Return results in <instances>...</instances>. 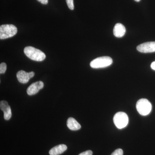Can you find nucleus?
Segmentation results:
<instances>
[{"mask_svg":"<svg viewBox=\"0 0 155 155\" xmlns=\"http://www.w3.org/2000/svg\"><path fill=\"white\" fill-rule=\"evenodd\" d=\"M24 52L25 55L33 61L40 62L43 61L46 58L44 53L32 47H25L24 49Z\"/></svg>","mask_w":155,"mask_h":155,"instance_id":"obj_1","label":"nucleus"},{"mask_svg":"<svg viewBox=\"0 0 155 155\" xmlns=\"http://www.w3.org/2000/svg\"><path fill=\"white\" fill-rule=\"evenodd\" d=\"M17 28L15 25L12 24H5L0 26V39H5L12 37L16 35Z\"/></svg>","mask_w":155,"mask_h":155,"instance_id":"obj_2","label":"nucleus"},{"mask_svg":"<svg viewBox=\"0 0 155 155\" xmlns=\"http://www.w3.org/2000/svg\"><path fill=\"white\" fill-rule=\"evenodd\" d=\"M113 60L109 57H102L96 58L91 62L90 66L94 69L106 68L113 64Z\"/></svg>","mask_w":155,"mask_h":155,"instance_id":"obj_3","label":"nucleus"},{"mask_svg":"<svg viewBox=\"0 0 155 155\" xmlns=\"http://www.w3.org/2000/svg\"><path fill=\"white\" fill-rule=\"evenodd\" d=\"M136 108L140 115L143 116H147L149 114L151 111V104L146 99H141L138 100L137 103Z\"/></svg>","mask_w":155,"mask_h":155,"instance_id":"obj_4","label":"nucleus"},{"mask_svg":"<svg viewBox=\"0 0 155 155\" xmlns=\"http://www.w3.org/2000/svg\"><path fill=\"white\" fill-rule=\"evenodd\" d=\"M114 122L117 128L122 129L126 127L128 124V116L124 112H118L114 116Z\"/></svg>","mask_w":155,"mask_h":155,"instance_id":"obj_5","label":"nucleus"},{"mask_svg":"<svg viewBox=\"0 0 155 155\" xmlns=\"http://www.w3.org/2000/svg\"><path fill=\"white\" fill-rule=\"evenodd\" d=\"M138 51L143 53L155 52V41L147 42L139 45L137 47Z\"/></svg>","mask_w":155,"mask_h":155,"instance_id":"obj_6","label":"nucleus"},{"mask_svg":"<svg viewBox=\"0 0 155 155\" xmlns=\"http://www.w3.org/2000/svg\"><path fill=\"white\" fill-rule=\"evenodd\" d=\"M35 73L33 72H25L23 70H20L17 72V77L18 81L22 84L27 83L31 78L34 77Z\"/></svg>","mask_w":155,"mask_h":155,"instance_id":"obj_7","label":"nucleus"},{"mask_svg":"<svg viewBox=\"0 0 155 155\" xmlns=\"http://www.w3.org/2000/svg\"><path fill=\"white\" fill-rule=\"evenodd\" d=\"M44 84L41 81H37L31 84L27 89V94L29 95H33L36 94L40 90L44 87Z\"/></svg>","mask_w":155,"mask_h":155,"instance_id":"obj_8","label":"nucleus"},{"mask_svg":"<svg viewBox=\"0 0 155 155\" xmlns=\"http://www.w3.org/2000/svg\"><path fill=\"white\" fill-rule=\"evenodd\" d=\"M0 108L4 112V119L6 120H9L12 116V112L11 107L6 101H2L0 103Z\"/></svg>","mask_w":155,"mask_h":155,"instance_id":"obj_9","label":"nucleus"},{"mask_svg":"<svg viewBox=\"0 0 155 155\" xmlns=\"http://www.w3.org/2000/svg\"><path fill=\"white\" fill-rule=\"evenodd\" d=\"M126 32V28L121 23H117L114 26V36L117 38L122 37Z\"/></svg>","mask_w":155,"mask_h":155,"instance_id":"obj_10","label":"nucleus"},{"mask_svg":"<svg viewBox=\"0 0 155 155\" xmlns=\"http://www.w3.org/2000/svg\"><path fill=\"white\" fill-rule=\"evenodd\" d=\"M67 146L65 144H60L54 147L49 151L50 155H59L64 153L67 150Z\"/></svg>","mask_w":155,"mask_h":155,"instance_id":"obj_11","label":"nucleus"},{"mask_svg":"<svg viewBox=\"0 0 155 155\" xmlns=\"http://www.w3.org/2000/svg\"><path fill=\"white\" fill-rule=\"evenodd\" d=\"M67 126L69 129L72 130H78L81 127L80 124L72 117H70L67 120Z\"/></svg>","mask_w":155,"mask_h":155,"instance_id":"obj_12","label":"nucleus"},{"mask_svg":"<svg viewBox=\"0 0 155 155\" xmlns=\"http://www.w3.org/2000/svg\"><path fill=\"white\" fill-rule=\"evenodd\" d=\"M7 69V65L5 63H2L0 65V73L4 74L5 72Z\"/></svg>","mask_w":155,"mask_h":155,"instance_id":"obj_13","label":"nucleus"},{"mask_svg":"<svg viewBox=\"0 0 155 155\" xmlns=\"http://www.w3.org/2000/svg\"><path fill=\"white\" fill-rule=\"evenodd\" d=\"M67 6L69 9L73 10L74 9V2L73 0H66Z\"/></svg>","mask_w":155,"mask_h":155,"instance_id":"obj_14","label":"nucleus"},{"mask_svg":"<svg viewBox=\"0 0 155 155\" xmlns=\"http://www.w3.org/2000/svg\"><path fill=\"white\" fill-rule=\"evenodd\" d=\"M123 151L121 149H118L115 150L111 155H123Z\"/></svg>","mask_w":155,"mask_h":155,"instance_id":"obj_15","label":"nucleus"},{"mask_svg":"<svg viewBox=\"0 0 155 155\" xmlns=\"http://www.w3.org/2000/svg\"><path fill=\"white\" fill-rule=\"evenodd\" d=\"M92 151L91 150H87L86 151L81 153L78 155H92Z\"/></svg>","mask_w":155,"mask_h":155,"instance_id":"obj_16","label":"nucleus"},{"mask_svg":"<svg viewBox=\"0 0 155 155\" xmlns=\"http://www.w3.org/2000/svg\"><path fill=\"white\" fill-rule=\"evenodd\" d=\"M39 2L41 3L43 5H47L48 3V0H37Z\"/></svg>","mask_w":155,"mask_h":155,"instance_id":"obj_17","label":"nucleus"},{"mask_svg":"<svg viewBox=\"0 0 155 155\" xmlns=\"http://www.w3.org/2000/svg\"><path fill=\"white\" fill-rule=\"evenodd\" d=\"M151 68L153 70H155V61L153 62L151 64Z\"/></svg>","mask_w":155,"mask_h":155,"instance_id":"obj_18","label":"nucleus"},{"mask_svg":"<svg viewBox=\"0 0 155 155\" xmlns=\"http://www.w3.org/2000/svg\"><path fill=\"white\" fill-rule=\"evenodd\" d=\"M134 1H136V2H139L140 1V0H134Z\"/></svg>","mask_w":155,"mask_h":155,"instance_id":"obj_19","label":"nucleus"}]
</instances>
